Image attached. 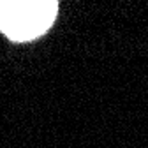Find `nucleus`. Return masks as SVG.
I'll return each instance as SVG.
<instances>
[{
    "label": "nucleus",
    "instance_id": "1",
    "mask_svg": "<svg viewBox=\"0 0 148 148\" xmlns=\"http://www.w3.org/2000/svg\"><path fill=\"white\" fill-rule=\"evenodd\" d=\"M55 0H0V32L12 41H30L42 35L55 21Z\"/></svg>",
    "mask_w": 148,
    "mask_h": 148
}]
</instances>
